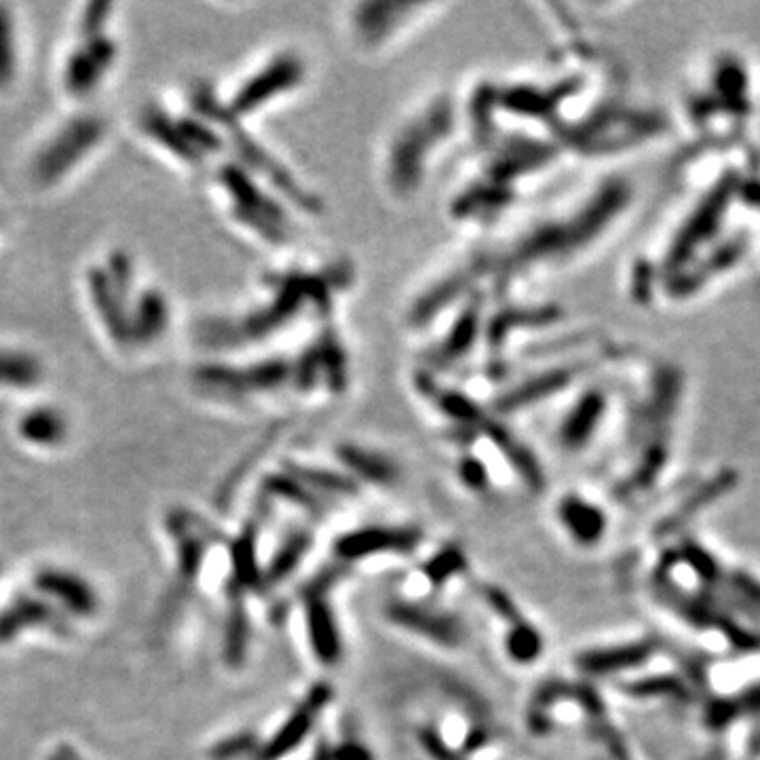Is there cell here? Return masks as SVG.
I'll return each instance as SVG.
<instances>
[{
    "instance_id": "obj_14",
    "label": "cell",
    "mask_w": 760,
    "mask_h": 760,
    "mask_svg": "<svg viewBox=\"0 0 760 760\" xmlns=\"http://www.w3.org/2000/svg\"><path fill=\"white\" fill-rule=\"evenodd\" d=\"M95 292H98V296L100 298H104V300H114V298H117V292H114V285L110 283V279H104V285H102V281H98V283H95ZM110 321H112V326H110V332L112 334H127V317L119 311V304H112V311H110Z\"/></svg>"
},
{
    "instance_id": "obj_8",
    "label": "cell",
    "mask_w": 760,
    "mask_h": 760,
    "mask_svg": "<svg viewBox=\"0 0 760 760\" xmlns=\"http://www.w3.org/2000/svg\"><path fill=\"white\" fill-rule=\"evenodd\" d=\"M36 594L53 598L64 608V615L89 619L98 615L100 598L95 589L76 573L62 568H41L34 577Z\"/></svg>"
},
{
    "instance_id": "obj_10",
    "label": "cell",
    "mask_w": 760,
    "mask_h": 760,
    "mask_svg": "<svg viewBox=\"0 0 760 760\" xmlns=\"http://www.w3.org/2000/svg\"><path fill=\"white\" fill-rule=\"evenodd\" d=\"M19 435L24 442L38 448H55L64 444L68 435V423L60 410L55 408H32L19 421Z\"/></svg>"
},
{
    "instance_id": "obj_1",
    "label": "cell",
    "mask_w": 760,
    "mask_h": 760,
    "mask_svg": "<svg viewBox=\"0 0 760 760\" xmlns=\"http://www.w3.org/2000/svg\"><path fill=\"white\" fill-rule=\"evenodd\" d=\"M754 150L748 140L703 146L680 167L625 277L638 307L693 309L746 275L758 277L760 218L748 184Z\"/></svg>"
},
{
    "instance_id": "obj_5",
    "label": "cell",
    "mask_w": 760,
    "mask_h": 760,
    "mask_svg": "<svg viewBox=\"0 0 760 760\" xmlns=\"http://www.w3.org/2000/svg\"><path fill=\"white\" fill-rule=\"evenodd\" d=\"M102 123L95 117H81L62 127L49 140L34 161V176L38 182L49 184L60 180L70 167L79 163L87 152L100 142Z\"/></svg>"
},
{
    "instance_id": "obj_13",
    "label": "cell",
    "mask_w": 760,
    "mask_h": 760,
    "mask_svg": "<svg viewBox=\"0 0 760 760\" xmlns=\"http://www.w3.org/2000/svg\"><path fill=\"white\" fill-rule=\"evenodd\" d=\"M15 53H13V28L9 15L0 9V89L13 79Z\"/></svg>"
},
{
    "instance_id": "obj_2",
    "label": "cell",
    "mask_w": 760,
    "mask_h": 760,
    "mask_svg": "<svg viewBox=\"0 0 760 760\" xmlns=\"http://www.w3.org/2000/svg\"><path fill=\"white\" fill-rule=\"evenodd\" d=\"M760 114V68L737 47L718 45L697 55L682 76L674 127L695 148L746 142Z\"/></svg>"
},
{
    "instance_id": "obj_9",
    "label": "cell",
    "mask_w": 760,
    "mask_h": 760,
    "mask_svg": "<svg viewBox=\"0 0 760 760\" xmlns=\"http://www.w3.org/2000/svg\"><path fill=\"white\" fill-rule=\"evenodd\" d=\"M112 45L104 38H93L85 47L76 49L66 64V87L72 93H89L112 62Z\"/></svg>"
},
{
    "instance_id": "obj_4",
    "label": "cell",
    "mask_w": 760,
    "mask_h": 760,
    "mask_svg": "<svg viewBox=\"0 0 760 760\" xmlns=\"http://www.w3.org/2000/svg\"><path fill=\"white\" fill-rule=\"evenodd\" d=\"M435 5H353L347 15V32L353 47L368 55L383 53L402 41V34L421 24L425 11Z\"/></svg>"
},
{
    "instance_id": "obj_6",
    "label": "cell",
    "mask_w": 760,
    "mask_h": 760,
    "mask_svg": "<svg viewBox=\"0 0 760 760\" xmlns=\"http://www.w3.org/2000/svg\"><path fill=\"white\" fill-rule=\"evenodd\" d=\"M304 68L300 57L294 53L273 57L269 64H264L256 74H252L233 98V110L239 114H247L252 110H260L262 106L271 104L269 100L279 98L283 93H292L302 81Z\"/></svg>"
},
{
    "instance_id": "obj_3",
    "label": "cell",
    "mask_w": 760,
    "mask_h": 760,
    "mask_svg": "<svg viewBox=\"0 0 760 760\" xmlns=\"http://www.w3.org/2000/svg\"><path fill=\"white\" fill-rule=\"evenodd\" d=\"M452 102L446 95H435L416 110L408 123L404 121L393 133L387 144L383 171L391 193L402 199L418 190L421 178L427 174V163L435 155V148H442L450 133Z\"/></svg>"
},
{
    "instance_id": "obj_7",
    "label": "cell",
    "mask_w": 760,
    "mask_h": 760,
    "mask_svg": "<svg viewBox=\"0 0 760 760\" xmlns=\"http://www.w3.org/2000/svg\"><path fill=\"white\" fill-rule=\"evenodd\" d=\"M28 630H47L55 636H70V621L41 594H19L0 611V644L11 642Z\"/></svg>"
},
{
    "instance_id": "obj_12",
    "label": "cell",
    "mask_w": 760,
    "mask_h": 760,
    "mask_svg": "<svg viewBox=\"0 0 760 760\" xmlns=\"http://www.w3.org/2000/svg\"><path fill=\"white\" fill-rule=\"evenodd\" d=\"M43 378V368L30 353L0 349V387L28 389Z\"/></svg>"
},
{
    "instance_id": "obj_15",
    "label": "cell",
    "mask_w": 760,
    "mask_h": 760,
    "mask_svg": "<svg viewBox=\"0 0 760 760\" xmlns=\"http://www.w3.org/2000/svg\"><path fill=\"white\" fill-rule=\"evenodd\" d=\"M49 760H64V758H62V754H60V752H55L53 756H49Z\"/></svg>"
},
{
    "instance_id": "obj_11",
    "label": "cell",
    "mask_w": 760,
    "mask_h": 760,
    "mask_svg": "<svg viewBox=\"0 0 760 760\" xmlns=\"http://www.w3.org/2000/svg\"><path fill=\"white\" fill-rule=\"evenodd\" d=\"M165 326H167V304L159 294L150 292L138 300L136 315H133V321H129L127 334L136 336L133 340L150 342V340H157V336L163 334Z\"/></svg>"
}]
</instances>
